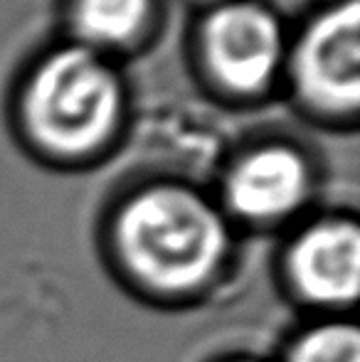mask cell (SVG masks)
I'll use <instances>...</instances> for the list:
<instances>
[{
    "label": "cell",
    "mask_w": 360,
    "mask_h": 362,
    "mask_svg": "<svg viewBox=\"0 0 360 362\" xmlns=\"http://www.w3.org/2000/svg\"><path fill=\"white\" fill-rule=\"evenodd\" d=\"M101 257L131 296L161 308L202 303L237 259V229L217 197L182 180H151L116 200Z\"/></svg>",
    "instance_id": "6da1fadb"
},
{
    "label": "cell",
    "mask_w": 360,
    "mask_h": 362,
    "mask_svg": "<svg viewBox=\"0 0 360 362\" xmlns=\"http://www.w3.org/2000/svg\"><path fill=\"white\" fill-rule=\"evenodd\" d=\"M124 89L101 52L69 45L33 69L23 91V126L47 158L79 163L104 151L121 124Z\"/></svg>",
    "instance_id": "7a4b0ae2"
},
{
    "label": "cell",
    "mask_w": 360,
    "mask_h": 362,
    "mask_svg": "<svg viewBox=\"0 0 360 362\" xmlns=\"http://www.w3.org/2000/svg\"><path fill=\"white\" fill-rule=\"evenodd\" d=\"M279 286L308 318L353 315L360 291V227L353 215L294 224L277 262Z\"/></svg>",
    "instance_id": "3957f363"
},
{
    "label": "cell",
    "mask_w": 360,
    "mask_h": 362,
    "mask_svg": "<svg viewBox=\"0 0 360 362\" xmlns=\"http://www.w3.org/2000/svg\"><path fill=\"white\" fill-rule=\"evenodd\" d=\"M311 195L308 158L294 146L267 144L242 153L227 168L217 202L237 232H277L298 224Z\"/></svg>",
    "instance_id": "277c9868"
},
{
    "label": "cell",
    "mask_w": 360,
    "mask_h": 362,
    "mask_svg": "<svg viewBox=\"0 0 360 362\" xmlns=\"http://www.w3.org/2000/svg\"><path fill=\"white\" fill-rule=\"evenodd\" d=\"M360 8L343 0L311 20L291 52V81L306 109L353 116L360 101Z\"/></svg>",
    "instance_id": "5b68a950"
},
{
    "label": "cell",
    "mask_w": 360,
    "mask_h": 362,
    "mask_svg": "<svg viewBox=\"0 0 360 362\" xmlns=\"http://www.w3.org/2000/svg\"><path fill=\"white\" fill-rule=\"evenodd\" d=\"M207 72L232 94H257L277 76L284 33L277 15L252 0L220 3L200 30Z\"/></svg>",
    "instance_id": "8992f818"
},
{
    "label": "cell",
    "mask_w": 360,
    "mask_h": 362,
    "mask_svg": "<svg viewBox=\"0 0 360 362\" xmlns=\"http://www.w3.org/2000/svg\"><path fill=\"white\" fill-rule=\"evenodd\" d=\"M151 10L153 0H74L72 25L84 47L119 49L141 37Z\"/></svg>",
    "instance_id": "52a82bcc"
},
{
    "label": "cell",
    "mask_w": 360,
    "mask_h": 362,
    "mask_svg": "<svg viewBox=\"0 0 360 362\" xmlns=\"http://www.w3.org/2000/svg\"><path fill=\"white\" fill-rule=\"evenodd\" d=\"M272 362H360V330L353 315H321L298 325Z\"/></svg>",
    "instance_id": "ba28073f"
},
{
    "label": "cell",
    "mask_w": 360,
    "mask_h": 362,
    "mask_svg": "<svg viewBox=\"0 0 360 362\" xmlns=\"http://www.w3.org/2000/svg\"><path fill=\"white\" fill-rule=\"evenodd\" d=\"M210 362H272V360H262L250 353H227V355H217V358Z\"/></svg>",
    "instance_id": "9c48e42d"
},
{
    "label": "cell",
    "mask_w": 360,
    "mask_h": 362,
    "mask_svg": "<svg viewBox=\"0 0 360 362\" xmlns=\"http://www.w3.org/2000/svg\"><path fill=\"white\" fill-rule=\"evenodd\" d=\"M217 3H227V0H217Z\"/></svg>",
    "instance_id": "30bf717a"
}]
</instances>
